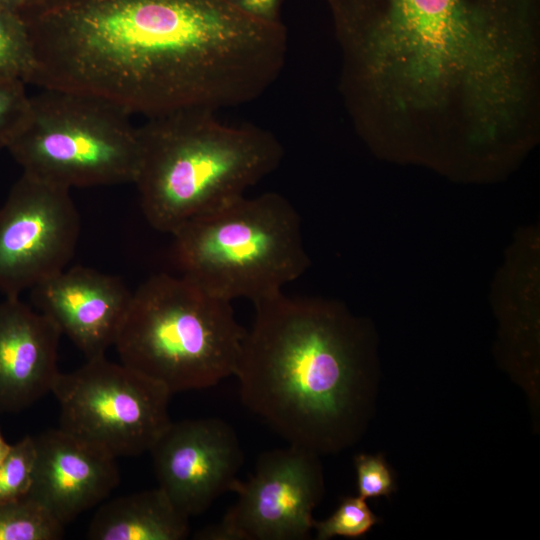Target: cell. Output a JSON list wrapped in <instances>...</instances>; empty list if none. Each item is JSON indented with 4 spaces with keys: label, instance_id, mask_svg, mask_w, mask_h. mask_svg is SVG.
I'll return each mask as SVG.
<instances>
[{
    "label": "cell",
    "instance_id": "obj_23",
    "mask_svg": "<svg viewBox=\"0 0 540 540\" xmlns=\"http://www.w3.org/2000/svg\"><path fill=\"white\" fill-rule=\"evenodd\" d=\"M238 11L257 20L279 22L281 0H224Z\"/></svg>",
    "mask_w": 540,
    "mask_h": 540
},
{
    "label": "cell",
    "instance_id": "obj_5",
    "mask_svg": "<svg viewBox=\"0 0 540 540\" xmlns=\"http://www.w3.org/2000/svg\"><path fill=\"white\" fill-rule=\"evenodd\" d=\"M245 334L230 301L159 273L132 292L114 347L121 363L174 394L234 376Z\"/></svg>",
    "mask_w": 540,
    "mask_h": 540
},
{
    "label": "cell",
    "instance_id": "obj_1",
    "mask_svg": "<svg viewBox=\"0 0 540 540\" xmlns=\"http://www.w3.org/2000/svg\"><path fill=\"white\" fill-rule=\"evenodd\" d=\"M42 89L148 118L248 103L277 79L287 34L224 0H40L20 15Z\"/></svg>",
    "mask_w": 540,
    "mask_h": 540
},
{
    "label": "cell",
    "instance_id": "obj_14",
    "mask_svg": "<svg viewBox=\"0 0 540 540\" xmlns=\"http://www.w3.org/2000/svg\"><path fill=\"white\" fill-rule=\"evenodd\" d=\"M61 335L19 297L0 301V413H18L51 392Z\"/></svg>",
    "mask_w": 540,
    "mask_h": 540
},
{
    "label": "cell",
    "instance_id": "obj_8",
    "mask_svg": "<svg viewBox=\"0 0 540 540\" xmlns=\"http://www.w3.org/2000/svg\"><path fill=\"white\" fill-rule=\"evenodd\" d=\"M51 393L59 406V427L115 458L149 452L172 422V394L105 355L59 372Z\"/></svg>",
    "mask_w": 540,
    "mask_h": 540
},
{
    "label": "cell",
    "instance_id": "obj_25",
    "mask_svg": "<svg viewBox=\"0 0 540 540\" xmlns=\"http://www.w3.org/2000/svg\"><path fill=\"white\" fill-rule=\"evenodd\" d=\"M11 448V445L7 443L5 440L1 430H0V463L3 461V459L8 454L9 450Z\"/></svg>",
    "mask_w": 540,
    "mask_h": 540
},
{
    "label": "cell",
    "instance_id": "obj_9",
    "mask_svg": "<svg viewBox=\"0 0 540 540\" xmlns=\"http://www.w3.org/2000/svg\"><path fill=\"white\" fill-rule=\"evenodd\" d=\"M79 233L70 190L22 173L0 207V292L19 297L68 267Z\"/></svg>",
    "mask_w": 540,
    "mask_h": 540
},
{
    "label": "cell",
    "instance_id": "obj_24",
    "mask_svg": "<svg viewBox=\"0 0 540 540\" xmlns=\"http://www.w3.org/2000/svg\"><path fill=\"white\" fill-rule=\"evenodd\" d=\"M38 0H0V6L20 16Z\"/></svg>",
    "mask_w": 540,
    "mask_h": 540
},
{
    "label": "cell",
    "instance_id": "obj_18",
    "mask_svg": "<svg viewBox=\"0 0 540 540\" xmlns=\"http://www.w3.org/2000/svg\"><path fill=\"white\" fill-rule=\"evenodd\" d=\"M35 458L33 436L27 435L11 445L8 454L0 463V504L29 494Z\"/></svg>",
    "mask_w": 540,
    "mask_h": 540
},
{
    "label": "cell",
    "instance_id": "obj_12",
    "mask_svg": "<svg viewBox=\"0 0 540 540\" xmlns=\"http://www.w3.org/2000/svg\"><path fill=\"white\" fill-rule=\"evenodd\" d=\"M132 292L124 282L85 266L66 267L31 289L34 307L85 355H105L114 346Z\"/></svg>",
    "mask_w": 540,
    "mask_h": 540
},
{
    "label": "cell",
    "instance_id": "obj_26",
    "mask_svg": "<svg viewBox=\"0 0 540 540\" xmlns=\"http://www.w3.org/2000/svg\"><path fill=\"white\" fill-rule=\"evenodd\" d=\"M38 1H40V0H38ZM38 1H37V2H38ZM37 2H36V3H37ZM36 3H35V4H36ZM31 7H32V6H31ZM27 10H28V9H27Z\"/></svg>",
    "mask_w": 540,
    "mask_h": 540
},
{
    "label": "cell",
    "instance_id": "obj_22",
    "mask_svg": "<svg viewBox=\"0 0 540 540\" xmlns=\"http://www.w3.org/2000/svg\"><path fill=\"white\" fill-rule=\"evenodd\" d=\"M359 496L363 499L389 495L393 478L380 456L360 454L354 460Z\"/></svg>",
    "mask_w": 540,
    "mask_h": 540
},
{
    "label": "cell",
    "instance_id": "obj_7",
    "mask_svg": "<svg viewBox=\"0 0 540 540\" xmlns=\"http://www.w3.org/2000/svg\"><path fill=\"white\" fill-rule=\"evenodd\" d=\"M129 115L98 97L43 89L7 150L23 173L69 190L133 183L139 141Z\"/></svg>",
    "mask_w": 540,
    "mask_h": 540
},
{
    "label": "cell",
    "instance_id": "obj_15",
    "mask_svg": "<svg viewBox=\"0 0 540 540\" xmlns=\"http://www.w3.org/2000/svg\"><path fill=\"white\" fill-rule=\"evenodd\" d=\"M189 517L158 486L99 504L91 518V540H183Z\"/></svg>",
    "mask_w": 540,
    "mask_h": 540
},
{
    "label": "cell",
    "instance_id": "obj_20",
    "mask_svg": "<svg viewBox=\"0 0 540 540\" xmlns=\"http://www.w3.org/2000/svg\"><path fill=\"white\" fill-rule=\"evenodd\" d=\"M530 39L526 43H528ZM514 61H515V56H514V59L512 60V64L509 70L507 71L503 79L494 88H492L487 93L475 99L466 100L467 103L471 105L473 112L474 111L478 112V115H482V112L488 113L500 107L501 105H503L509 99V97H511L514 94L513 92H515V87H516V84L514 82L516 75L515 73H513L515 69ZM345 77L358 90L376 99H379L383 95L385 100H389V102H391L392 105H398V109L422 110V108H415V107H411V106H407L402 103H399L396 100L389 97L388 95H386L384 92L367 85L354 74V72L348 66L346 61H345ZM424 110H427V109H424Z\"/></svg>",
    "mask_w": 540,
    "mask_h": 540
},
{
    "label": "cell",
    "instance_id": "obj_2",
    "mask_svg": "<svg viewBox=\"0 0 540 540\" xmlns=\"http://www.w3.org/2000/svg\"><path fill=\"white\" fill-rule=\"evenodd\" d=\"M344 54L367 82L409 104H444L492 86L514 43L533 35L538 0H324Z\"/></svg>",
    "mask_w": 540,
    "mask_h": 540
},
{
    "label": "cell",
    "instance_id": "obj_19",
    "mask_svg": "<svg viewBox=\"0 0 540 540\" xmlns=\"http://www.w3.org/2000/svg\"><path fill=\"white\" fill-rule=\"evenodd\" d=\"M378 518L373 514L365 499L358 497H345L339 507L324 521H314L313 528L317 532V539L327 540L334 536L356 538L366 534Z\"/></svg>",
    "mask_w": 540,
    "mask_h": 540
},
{
    "label": "cell",
    "instance_id": "obj_16",
    "mask_svg": "<svg viewBox=\"0 0 540 540\" xmlns=\"http://www.w3.org/2000/svg\"><path fill=\"white\" fill-rule=\"evenodd\" d=\"M64 527L29 495L0 504V540H58Z\"/></svg>",
    "mask_w": 540,
    "mask_h": 540
},
{
    "label": "cell",
    "instance_id": "obj_4",
    "mask_svg": "<svg viewBox=\"0 0 540 540\" xmlns=\"http://www.w3.org/2000/svg\"><path fill=\"white\" fill-rule=\"evenodd\" d=\"M214 113L180 109L137 128L133 183L146 220L160 232L172 234L187 221L244 196L283 158V147L270 131L224 124Z\"/></svg>",
    "mask_w": 540,
    "mask_h": 540
},
{
    "label": "cell",
    "instance_id": "obj_17",
    "mask_svg": "<svg viewBox=\"0 0 540 540\" xmlns=\"http://www.w3.org/2000/svg\"><path fill=\"white\" fill-rule=\"evenodd\" d=\"M33 51L24 21L0 6V81L30 84Z\"/></svg>",
    "mask_w": 540,
    "mask_h": 540
},
{
    "label": "cell",
    "instance_id": "obj_13",
    "mask_svg": "<svg viewBox=\"0 0 540 540\" xmlns=\"http://www.w3.org/2000/svg\"><path fill=\"white\" fill-rule=\"evenodd\" d=\"M36 458L29 496L67 524L105 501L120 481L116 458L65 430L34 437Z\"/></svg>",
    "mask_w": 540,
    "mask_h": 540
},
{
    "label": "cell",
    "instance_id": "obj_6",
    "mask_svg": "<svg viewBox=\"0 0 540 540\" xmlns=\"http://www.w3.org/2000/svg\"><path fill=\"white\" fill-rule=\"evenodd\" d=\"M180 274L227 301L282 292L307 268L299 216L282 195L242 196L195 217L174 233Z\"/></svg>",
    "mask_w": 540,
    "mask_h": 540
},
{
    "label": "cell",
    "instance_id": "obj_11",
    "mask_svg": "<svg viewBox=\"0 0 540 540\" xmlns=\"http://www.w3.org/2000/svg\"><path fill=\"white\" fill-rule=\"evenodd\" d=\"M149 452L158 486L188 517L232 492L244 460L234 429L212 417L171 422Z\"/></svg>",
    "mask_w": 540,
    "mask_h": 540
},
{
    "label": "cell",
    "instance_id": "obj_21",
    "mask_svg": "<svg viewBox=\"0 0 540 540\" xmlns=\"http://www.w3.org/2000/svg\"><path fill=\"white\" fill-rule=\"evenodd\" d=\"M21 81H0V150L8 148L27 116L30 97Z\"/></svg>",
    "mask_w": 540,
    "mask_h": 540
},
{
    "label": "cell",
    "instance_id": "obj_10",
    "mask_svg": "<svg viewBox=\"0 0 540 540\" xmlns=\"http://www.w3.org/2000/svg\"><path fill=\"white\" fill-rule=\"evenodd\" d=\"M315 453L293 445L263 453L223 519L194 535L198 540H301L313 528L312 510L322 481Z\"/></svg>",
    "mask_w": 540,
    "mask_h": 540
},
{
    "label": "cell",
    "instance_id": "obj_3",
    "mask_svg": "<svg viewBox=\"0 0 540 540\" xmlns=\"http://www.w3.org/2000/svg\"><path fill=\"white\" fill-rule=\"evenodd\" d=\"M253 303L234 373L242 403L289 445L315 453L345 443L362 398L354 325L283 292Z\"/></svg>",
    "mask_w": 540,
    "mask_h": 540
}]
</instances>
